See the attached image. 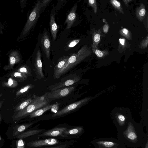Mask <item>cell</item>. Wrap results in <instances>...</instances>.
I'll list each match as a JSON object with an SVG mask.
<instances>
[{
	"mask_svg": "<svg viewBox=\"0 0 148 148\" xmlns=\"http://www.w3.org/2000/svg\"><path fill=\"white\" fill-rule=\"evenodd\" d=\"M144 127L130 119L126 128L117 132V139L127 147H141L148 140V133H145Z\"/></svg>",
	"mask_w": 148,
	"mask_h": 148,
	"instance_id": "6da1fadb",
	"label": "cell"
},
{
	"mask_svg": "<svg viewBox=\"0 0 148 148\" xmlns=\"http://www.w3.org/2000/svg\"><path fill=\"white\" fill-rule=\"evenodd\" d=\"M51 101L47 99L45 94L42 96L34 97L33 101L27 106L14 115L13 120H18L30 115L35 110L49 104Z\"/></svg>",
	"mask_w": 148,
	"mask_h": 148,
	"instance_id": "7a4b0ae2",
	"label": "cell"
},
{
	"mask_svg": "<svg viewBox=\"0 0 148 148\" xmlns=\"http://www.w3.org/2000/svg\"><path fill=\"white\" fill-rule=\"evenodd\" d=\"M42 8L41 1L39 0L35 5L29 16L24 27L17 39V41L23 40L29 34L40 16Z\"/></svg>",
	"mask_w": 148,
	"mask_h": 148,
	"instance_id": "3957f363",
	"label": "cell"
},
{
	"mask_svg": "<svg viewBox=\"0 0 148 148\" xmlns=\"http://www.w3.org/2000/svg\"><path fill=\"white\" fill-rule=\"evenodd\" d=\"M88 55L86 47L84 46L77 53L69 56L65 64L57 76L56 79L59 78L61 76L66 73L81 62Z\"/></svg>",
	"mask_w": 148,
	"mask_h": 148,
	"instance_id": "277c9868",
	"label": "cell"
},
{
	"mask_svg": "<svg viewBox=\"0 0 148 148\" xmlns=\"http://www.w3.org/2000/svg\"><path fill=\"white\" fill-rule=\"evenodd\" d=\"M90 143L95 148H127V147L118 139L113 138H96Z\"/></svg>",
	"mask_w": 148,
	"mask_h": 148,
	"instance_id": "5b68a950",
	"label": "cell"
},
{
	"mask_svg": "<svg viewBox=\"0 0 148 148\" xmlns=\"http://www.w3.org/2000/svg\"><path fill=\"white\" fill-rule=\"evenodd\" d=\"M80 79L79 76L76 74H73L63 78L58 83L48 86V88L51 91L69 86L78 82Z\"/></svg>",
	"mask_w": 148,
	"mask_h": 148,
	"instance_id": "8992f818",
	"label": "cell"
},
{
	"mask_svg": "<svg viewBox=\"0 0 148 148\" xmlns=\"http://www.w3.org/2000/svg\"><path fill=\"white\" fill-rule=\"evenodd\" d=\"M75 88V86H69L48 92L45 95L47 99L51 101L69 95L74 91Z\"/></svg>",
	"mask_w": 148,
	"mask_h": 148,
	"instance_id": "52a82bcc",
	"label": "cell"
},
{
	"mask_svg": "<svg viewBox=\"0 0 148 148\" xmlns=\"http://www.w3.org/2000/svg\"><path fill=\"white\" fill-rule=\"evenodd\" d=\"M89 98L86 97L73 103L53 114L52 117L61 116L75 110L80 108L88 101Z\"/></svg>",
	"mask_w": 148,
	"mask_h": 148,
	"instance_id": "ba28073f",
	"label": "cell"
},
{
	"mask_svg": "<svg viewBox=\"0 0 148 148\" xmlns=\"http://www.w3.org/2000/svg\"><path fill=\"white\" fill-rule=\"evenodd\" d=\"M8 53L9 63L4 66V69L5 70L12 69L15 64L20 62L21 60V54L17 50H12Z\"/></svg>",
	"mask_w": 148,
	"mask_h": 148,
	"instance_id": "9c48e42d",
	"label": "cell"
},
{
	"mask_svg": "<svg viewBox=\"0 0 148 148\" xmlns=\"http://www.w3.org/2000/svg\"><path fill=\"white\" fill-rule=\"evenodd\" d=\"M58 143V142L57 139L53 138H49L32 141L29 143L28 145L30 147H34L53 145L57 144Z\"/></svg>",
	"mask_w": 148,
	"mask_h": 148,
	"instance_id": "30bf717a",
	"label": "cell"
},
{
	"mask_svg": "<svg viewBox=\"0 0 148 148\" xmlns=\"http://www.w3.org/2000/svg\"><path fill=\"white\" fill-rule=\"evenodd\" d=\"M34 66L37 77L40 79L44 78L42 69V64L41 60V53L40 49L37 51L35 58Z\"/></svg>",
	"mask_w": 148,
	"mask_h": 148,
	"instance_id": "8fae6325",
	"label": "cell"
},
{
	"mask_svg": "<svg viewBox=\"0 0 148 148\" xmlns=\"http://www.w3.org/2000/svg\"><path fill=\"white\" fill-rule=\"evenodd\" d=\"M41 43L46 56L47 59H49L50 58L51 44L49 36L46 31H44L42 34Z\"/></svg>",
	"mask_w": 148,
	"mask_h": 148,
	"instance_id": "7c38bea8",
	"label": "cell"
},
{
	"mask_svg": "<svg viewBox=\"0 0 148 148\" xmlns=\"http://www.w3.org/2000/svg\"><path fill=\"white\" fill-rule=\"evenodd\" d=\"M77 5V3H76L71 9L67 17L65 22L67 25L66 28L67 29L71 28L76 21Z\"/></svg>",
	"mask_w": 148,
	"mask_h": 148,
	"instance_id": "4fadbf2b",
	"label": "cell"
},
{
	"mask_svg": "<svg viewBox=\"0 0 148 148\" xmlns=\"http://www.w3.org/2000/svg\"><path fill=\"white\" fill-rule=\"evenodd\" d=\"M55 8L54 7L51 11L50 18V29L53 40L56 39L58 32L57 25L55 21Z\"/></svg>",
	"mask_w": 148,
	"mask_h": 148,
	"instance_id": "5bb4252c",
	"label": "cell"
},
{
	"mask_svg": "<svg viewBox=\"0 0 148 148\" xmlns=\"http://www.w3.org/2000/svg\"><path fill=\"white\" fill-rule=\"evenodd\" d=\"M66 127L55 128L43 133L38 135V136H49L55 137L62 135L64 131L67 129Z\"/></svg>",
	"mask_w": 148,
	"mask_h": 148,
	"instance_id": "9a60e30c",
	"label": "cell"
},
{
	"mask_svg": "<svg viewBox=\"0 0 148 148\" xmlns=\"http://www.w3.org/2000/svg\"><path fill=\"white\" fill-rule=\"evenodd\" d=\"M69 56H64L58 60L54 68L53 76L54 79H56L59 73L65 64Z\"/></svg>",
	"mask_w": 148,
	"mask_h": 148,
	"instance_id": "2e32d148",
	"label": "cell"
},
{
	"mask_svg": "<svg viewBox=\"0 0 148 148\" xmlns=\"http://www.w3.org/2000/svg\"><path fill=\"white\" fill-rule=\"evenodd\" d=\"M55 104H48L42 107L31 113L29 115L30 117L32 118L39 116L42 115L45 112L52 108Z\"/></svg>",
	"mask_w": 148,
	"mask_h": 148,
	"instance_id": "e0dca14e",
	"label": "cell"
},
{
	"mask_svg": "<svg viewBox=\"0 0 148 148\" xmlns=\"http://www.w3.org/2000/svg\"><path fill=\"white\" fill-rule=\"evenodd\" d=\"M83 131L84 129L83 127L78 126L68 130L67 129L64 131L63 133L68 135L79 134L83 133Z\"/></svg>",
	"mask_w": 148,
	"mask_h": 148,
	"instance_id": "ac0fdd59",
	"label": "cell"
},
{
	"mask_svg": "<svg viewBox=\"0 0 148 148\" xmlns=\"http://www.w3.org/2000/svg\"><path fill=\"white\" fill-rule=\"evenodd\" d=\"M10 75L18 82H21L25 81L27 79V76L26 75L16 71L11 73Z\"/></svg>",
	"mask_w": 148,
	"mask_h": 148,
	"instance_id": "d6986e66",
	"label": "cell"
},
{
	"mask_svg": "<svg viewBox=\"0 0 148 148\" xmlns=\"http://www.w3.org/2000/svg\"><path fill=\"white\" fill-rule=\"evenodd\" d=\"M42 130H33L25 132L17 136L19 138H24L32 135L38 134Z\"/></svg>",
	"mask_w": 148,
	"mask_h": 148,
	"instance_id": "ffe728a7",
	"label": "cell"
},
{
	"mask_svg": "<svg viewBox=\"0 0 148 148\" xmlns=\"http://www.w3.org/2000/svg\"><path fill=\"white\" fill-rule=\"evenodd\" d=\"M18 82L12 77L9 78L8 81L3 82L2 85L5 87L14 88L16 87L18 85Z\"/></svg>",
	"mask_w": 148,
	"mask_h": 148,
	"instance_id": "44dd1931",
	"label": "cell"
},
{
	"mask_svg": "<svg viewBox=\"0 0 148 148\" xmlns=\"http://www.w3.org/2000/svg\"><path fill=\"white\" fill-rule=\"evenodd\" d=\"M34 99V97L33 99L30 98L25 100L17 107L14 111L17 112L24 109L32 102Z\"/></svg>",
	"mask_w": 148,
	"mask_h": 148,
	"instance_id": "7402d4cb",
	"label": "cell"
},
{
	"mask_svg": "<svg viewBox=\"0 0 148 148\" xmlns=\"http://www.w3.org/2000/svg\"><path fill=\"white\" fill-rule=\"evenodd\" d=\"M16 71L24 74L27 76L31 75V71L27 65H24L20 67Z\"/></svg>",
	"mask_w": 148,
	"mask_h": 148,
	"instance_id": "603a6c76",
	"label": "cell"
},
{
	"mask_svg": "<svg viewBox=\"0 0 148 148\" xmlns=\"http://www.w3.org/2000/svg\"><path fill=\"white\" fill-rule=\"evenodd\" d=\"M34 86L32 84L27 85L18 90L16 93V95H19L28 91L29 89L34 87Z\"/></svg>",
	"mask_w": 148,
	"mask_h": 148,
	"instance_id": "cb8c5ba5",
	"label": "cell"
},
{
	"mask_svg": "<svg viewBox=\"0 0 148 148\" xmlns=\"http://www.w3.org/2000/svg\"><path fill=\"white\" fill-rule=\"evenodd\" d=\"M32 123H30L26 125H22L19 126L18 129V131L19 132H22L24 131L27 128L30 126Z\"/></svg>",
	"mask_w": 148,
	"mask_h": 148,
	"instance_id": "d4e9b609",
	"label": "cell"
},
{
	"mask_svg": "<svg viewBox=\"0 0 148 148\" xmlns=\"http://www.w3.org/2000/svg\"><path fill=\"white\" fill-rule=\"evenodd\" d=\"M17 148H24V143L23 141L20 139L16 142Z\"/></svg>",
	"mask_w": 148,
	"mask_h": 148,
	"instance_id": "484cf974",
	"label": "cell"
},
{
	"mask_svg": "<svg viewBox=\"0 0 148 148\" xmlns=\"http://www.w3.org/2000/svg\"><path fill=\"white\" fill-rule=\"evenodd\" d=\"M80 39H76L72 41L68 45L69 47H74L76 45L79 41Z\"/></svg>",
	"mask_w": 148,
	"mask_h": 148,
	"instance_id": "4316f807",
	"label": "cell"
},
{
	"mask_svg": "<svg viewBox=\"0 0 148 148\" xmlns=\"http://www.w3.org/2000/svg\"><path fill=\"white\" fill-rule=\"evenodd\" d=\"M51 1V0H45L41 1V3L42 8L44 7H45L46 5H48L50 2Z\"/></svg>",
	"mask_w": 148,
	"mask_h": 148,
	"instance_id": "83f0119b",
	"label": "cell"
},
{
	"mask_svg": "<svg viewBox=\"0 0 148 148\" xmlns=\"http://www.w3.org/2000/svg\"><path fill=\"white\" fill-rule=\"evenodd\" d=\"M26 0H20L21 6V12H23V10L26 4Z\"/></svg>",
	"mask_w": 148,
	"mask_h": 148,
	"instance_id": "f1b7e54d",
	"label": "cell"
},
{
	"mask_svg": "<svg viewBox=\"0 0 148 148\" xmlns=\"http://www.w3.org/2000/svg\"><path fill=\"white\" fill-rule=\"evenodd\" d=\"M100 34H96L94 36L93 40L95 42H97L100 40Z\"/></svg>",
	"mask_w": 148,
	"mask_h": 148,
	"instance_id": "f546056e",
	"label": "cell"
},
{
	"mask_svg": "<svg viewBox=\"0 0 148 148\" xmlns=\"http://www.w3.org/2000/svg\"><path fill=\"white\" fill-rule=\"evenodd\" d=\"M95 53L97 56L99 57H101L103 56V53L102 52L98 49H97L95 51Z\"/></svg>",
	"mask_w": 148,
	"mask_h": 148,
	"instance_id": "4dcf8cb0",
	"label": "cell"
},
{
	"mask_svg": "<svg viewBox=\"0 0 148 148\" xmlns=\"http://www.w3.org/2000/svg\"><path fill=\"white\" fill-rule=\"evenodd\" d=\"M112 3L116 7H120L121 6V3H120L116 0L112 1Z\"/></svg>",
	"mask_w": 148,
	"mask_h": 148,
	"instance_id": "1f68e13d",
	"label": "cell"
},
{
	"mask_svg": "<svg viewBox=\"0 0 148 148\" xmlns=\"http://www.w3.org/2000/svg\"><path fill=\"white\" fill-rule=\"evenodd\" d=\"M67 146V145L66 144L62 145H58L56 147H46L44 148H65V147Z\"/></svg>",
	"mask_w": 148,
	"mask_h": 148,
	"instance_id": "d6a6232c",
	"label": "cell"
},
{
	"mask_svg": "<svg viewBox=\"0 0 148 148\" xmlns=\"http://www.w3.org/2000/svg\"><path fill=\"white\" fill-rule=\"evenodd\" d=\"M109 29V26L108 25L106 24L105 25L103 28V32L105 33H107L108 30Z\"/></svg>",
	"mask_w": 148,
	"mask_h": 148,
	"instance_id": "836d02e7",
	"label": "cell"
},
{
	"mask_svg": "<svg viewBox=\"0 0 148 148\" xmlns=\"http://www.w3.org/2000/svg\"><path fill=\"white\" fill-rule=\"evenodd\" d=\"M145 10L144 9H143L140 11L139 14L140 16H143L145 14Z\"/></svg>",
	"mask_w": 148,
	"mask_h": 148,
	"instance_id": "e575fe53",
	"label": "cell"
},
{
	"mask_svg": "<svg viewBox=\"0 0 148 148\" xmlns=\"http://www.w3.org/2000/svg\"><path fill=\"white\" fill-rule=\"evenodd\" d=\"M141 148H148V140L141 147Z\"/></svg>",
	"mask_w": 148,
	"mask_h": 148,
	"instance_id": "d590c367",
	"label": "cell"
},
{
	"mask_svg": "<svg viewBox=\"0 0 148 148\" xmlns=\"http://www.w3.org/2000/svg\"><path fill=\"white\" fill-rule=\"evenodd\" d=\"M122 31L123 33H124V34L125 35H127L129 32V31L128 29L125 28H123L122 29Z\"/></svg>",
	"mask_w": 148,
	"mask_h": 148,
	"instance_id": "8d00e7d4",
	"label": "cell"
},
{
	"mask_svg": "<svg viewBox=\"0 0 148 148\" xmlns=\"http://www.w3.org/2000/svg\"><path fill=\"white\" fill-rule=\"evenodd\" d=\"M125 40L124 39H119V42L122 45H124Z\"/></svg>",
	"mask_w": 148,
	"mask_h": 148,
	"instance_id": "74e56055",
	"label": "cell"
},
{
	"mask_svg": "<svg viewBox=\"0 0 148 148\" xmlns=\"http://www.w3.org/2000/svg\"><path fill=\"white\" fill-rule=\"evenodd\" d=\"M3 25L0 22V33L1 34H3V31L2 30Z\"/></svg>",
	"mask_w": 148,
	"mask_h": 148,
	"instance_id": "f35d334b",
	"label": "cell"
},
{
	"mask_svg": "<svg viewBox=\"0 0 148 148\" xmlns=\"http://www.w3.org/2000/svg\"><path fill=\"white\" fill-rule=\"evenodd\" d=\"M95 1L94 0H89L88 1V2L90 4H93Z\"/></svg>",
	"mask_w": 148,
	"mask_h": 148,
	"instance_id": "ab89813d",
	"label": "cell"
},
{
	"mask_svg": "<svg viewBox=\"0 0 148 148\" xmlns=\"http://www.w3.org/2000/svg\"><path fill=\"white\" fill-rule=\"evenodd\" d=\"M2 95L0 93V97H1Z\"/></svg>",
	"mask_w": 148,
	"mask_h": 148,
	"instance_id": "60d3db41",
	"label": "cell"
},
{
	"mask_svg": "<svg viewBox=\"0 0 148 148\" xmlns=\"http://www.w3.org/2000/svg\"><path fill=\"white\" fill-rule=\"evenodd\" d=\"M1 116H0V122L1 121Z\"/></svg>",
	"mask_w": 148,
	"mask_h": 148,
	"instance_id": "b9f144b4",
	"label": "cell"
},
{
	"mask_svg": "<svg viewBox=\"0 0 148 148\" xmlns=\"http://www.w3.org/2000/svg\"><path fill=\"white\" fill-rule=\"evenodd\" d=\"M0 106H1V104H0V107H1Z\"/></svg>",
	"mask_w": 148,
	"mask_h": 148,
	"instance_id": "7bdbcfd3",
	"label": "cell"
},
{
	"mask_svg": "<svg viewBox=\"0 0 148 148\" xmlns=\"http://www.w3.org/2000/svg\"></svg>",
	"mask_w": 148,
	"mask_h": 148,
	"instance_id": "ee69618b",
	"label": "cell"
}]
</instances>
